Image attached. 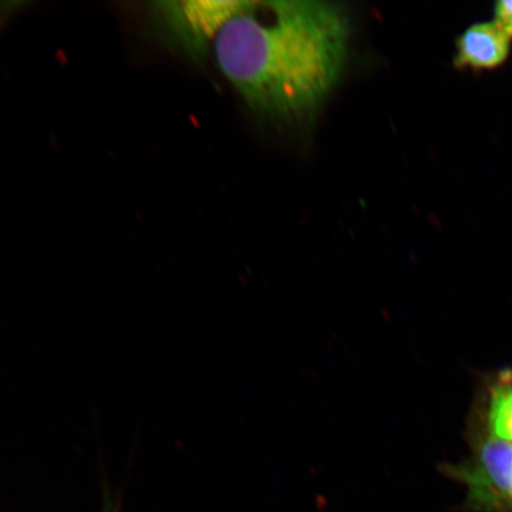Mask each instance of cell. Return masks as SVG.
I'll return each mask as SVG.
<instances>
[{
	"label": "cell",
	"instance_id": "4",
	"mask_svg": "<svg viewBox=\"0 0 512 512\" xmlns=\"http://www.w3.org/2000/svg\"><path fill=\"white\" fill-rule=\"evenodd\" d=\"M512 40L495 22H477L457 37L452 64L462 72H492L511 55Z\"/></svg>",
	"mask_w": 512,
	"mask_h": 512
},
{
	"label": "cell",
	"instance_id": "5",
	"mask_svg": "<svg viewBox=\"0 0 512 512\" xmlns=\"http://www.w3.org/2000/svg\"><path fill=\"white\" fill-rule=\"evenodd\" d=\"M488 420L491 437L512 444V376L491 389Z\"/></svg>",
	"mask_w": 512,
	"mask_h": 512
},
{
	"label": "cell",
	"instance_id": "7",
	"mask_svg": "<svg viewBox=\"0 0 512 512\" xmlns=\"http://www.w3.org/2000/svg\"><path fill=\"white\" fill-rule=\"evenodd\" d=\"M102 478H104V480H102V486H104V494H105L104 512H119L118 505H117V503H115V499L111 495V492L108 491L105 476L102 475Z\"/></svg>",
	"mask_w": 512,
	"mask_h": 512
},
{
	"label": "cell",
	"instance_id": "6",
	"mask_svg": "<svg viewBox=\"0 0 512 512\" xmlns=\"http://www.w3.org/2000/svg\"><path fill=\"white\" fill-rule=\"evenodd\" d=\"M494 22L512 40V0H499L495 3Z\"/></svg>",
	"mask_w": 512,
	"mask_h": 512
},
{
	"label": "cell",
	"instance_id": "2",
	"mask_svg": "<svg viewBox=\"0 0 512 512\" xmlns=\"http://www.w3.org/2000/svg\"><path fill=\"white\" fill-rule=\"evenodd\" d=\"M467 488V504L485 512H512V444L491 437L470 463L447 466Z\"/></svg>",
	"mask_w": 512,
	"mask_h": 512
},
{
	"label": "cell",
	"instance_id": "1",
	"mask_svg": "<svg viewBox=\"0 0 512 512\" xmlns=\"http://www.w3.org/2000/svg\"><path fill=\"white\" fill-rule=\"evenodd\" d=\"M350 18L320 0L249 2L214 38L221 72L262 117H312L347 66Z\"/></svg>",
	"mask_w": 512,
	"mask_h": 512
},
{
	"label": "cell",
	"instance_id": "3",
	"mask_svg": "<svg viewBox=\"0 0 512 512\" xmlns=\"http://www.w3.org/2000/svg\"><path fill=\"white\" fill-rule=\"evenodd\" d=\"M248 3L249 0H189L159 2L155 6L160 28L166 36L190 55L201 57L211 38H215L223 25L245 9Z\"/></svg>",
	"mask_w": 512,
	"mask_h": 512
}]
</instances>
